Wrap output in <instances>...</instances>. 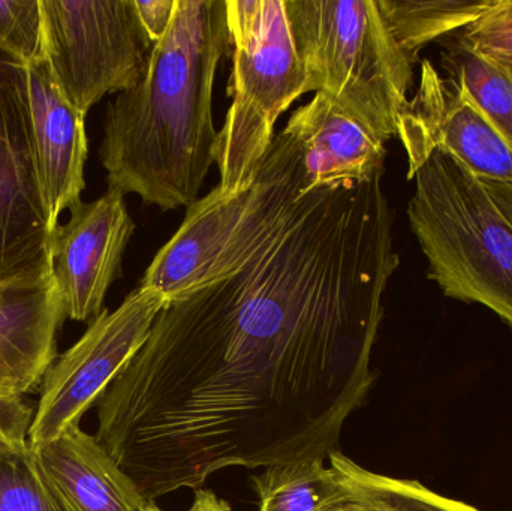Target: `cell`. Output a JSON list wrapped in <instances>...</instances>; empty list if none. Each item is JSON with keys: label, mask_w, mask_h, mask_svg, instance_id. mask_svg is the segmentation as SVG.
I'll use <instances>...</instances> for the list:
<instances>
[{"label": "cell", "mask_w": 512, "mask_h": 511, "mask_svg": "<svg viewBox=\"0 0 512 511\" xmlns=\"http://www.w3.org/2000/svg\"><path fill=\"white\" fill-rule=\"evenodd\" d=\"M382 177L313 189L248 260L165 303L96 404V440L147 501L340 452L400 264Z\"/></svg>", "instance_id": "6da1fadb"}, {"label": "cell", "mask_w": 512, "mask_h": 511, "mask_svg": "<svg viewBox=\"0 0 512 511\" xmlns=\"http://www.w3.org/2000/svg\"><path fill=\"white\" fill-rule=\"evenodd\" d=\"M397 137L408 156V179L441 150L481 182L512 185V150L466 90L424 60L417 92L399 117Z\"/></svg>", "instance_id": "9c48e42d"}, {"label": "cell", "mask_w": 512, "mask_h": 511, "mask_svg": "<svg viewBox=\"0 0 512 511\" xmlns=\"http://www.w3.org/2000/svg\"><path fill=\"white\" fill-rule=\"evenodd\" d=\"M508 511H512V510H508Z\"/></svg>", "instance_id": "83f0119b"}, {"label": "cell", "mask_w": 512, "mask_h": 511, "mask_svg": "<svg viewBox=\"0 0 512 511\" xmlns=\"http://www.w3.org/2000/svg\"><path fill=\"white\" fill-rule=\"evenodd\" d=\"M283 131L297 143L304 195L345 182H366L385 174L384 141L322 92L298 107Z\"/></svg>", "instance_id": "5bb4252c"}, {"label": "cell", "mask_w": 512, "mask_h": 511, "mask_svg": "<svg viewBox=\"0 0 512 511\" xmlns=\"http://www.w3.org/2000/svg\"><path fill=\"white\" fill-rule=\"evenodd\" d=\"M165 299L138 287L116 311L104 309L86 333L51 365L42 381L41 398L27 441L33 450L80 426L110 384L149 338Z\"/></svg>", "instance_id": "ba28073f"}, {"label": "cell", "mask_w": 512, "mask_h": 511, "mask_svg": "<svg viewBox=\"0 0 512 511\" xmlns=\"http://www.w3.org/2000/svg\"><path fill=\"white\" fill-rule=\"evenodd\" d=\"M0 511H66L27 440L0 438Z\"/></svg>", "instance_id": "ffe728a7"}, {"label": "cell", "mask_w": 512, "mask_h": 511, "mask_svg": "<svg viewBox=\"0 0 512 511\" xmlns=\"http://www.w3.org/2000/svg\"><path fill=\"white\" fill-rule=\"evenodd\" d=\"M33 452L72 511H144L150 503L98 440L80 426Z\"/></svg>", "instance_id": "9a60e30c"}, {"label": "cell", "mask_w": 512, "mask_h": 511, "mask_svg": "<svg viewBox=\"0 0 512 511\" xmlns=\"http://www.w3.org/2000/svg\"><path fill=\"white\" fill-rule=\"evenodd\" d=\"M56 492H57V491H56ZM59 497H60V495H59ZM60 498H62V497H60ZM62 501H63V500H62ZM63 506H65L66 511H72V510H71V507H69V506H68V504H66V503H65V501H63Z\"/></svg>", "instance_id": "4316f807"}, {"label": "cell", "mask_w": 512, "mask_h": 511, "mask_svg": "<svg viewBox=\"0 0 512 511\" xmlns=\"http://www.w3.org/2000/svg\"><path fill=\"white\" fill-rule=\"evenodd\" d=\"M336 492L321 511H478L414 480L372 473L336 452L328 458Z\"/></svg>", "instance_id": "2e32d148"}, {"label": "cell", "mask_w": 512, "mask_h": 511, "mask_svg": "<svg viewBox=\"0 0 512 511\" xmlns=\"http://www.w3.org/2000/svg\"><path fill=\"white\" fill-rule=\"evenodd\" d=\"M285 8L310 92L330 96L384 143L397 135L415 60L379 0H285Z\"/></svg>", "instance_id": "277c9868"}, {"label": "cell", "mask_w": 512, "mask_h": 511, "mask_svg": "<svg viewBox=\"0 0 512 511\" xmlns=\"http://www.w3.org/2000/svg\"><path fill=\"white\" fill-rule=\"evenodd\" d=\"M442 63L512 150V69L477 53L459 39L447 48Z\"/></svg>", "instance_id": "ac0fdd59"}, {"label": "cell", "mask_w": 512, "mask_h": 511, "mask_svg": "<svg viewBox=\"0 0 512 511\" xmlns=\"http://www.w3.org/2000/svg\"><path fill=\"white\" fill-rule=\"evenodd\" d=\"M460 42L512 69V0L492 5L457 36Z\"/></svg>", "instance_id": "7402d4cb"}, {"label": "cell", "mask_w": 512, "mask_h": 511, "mask_svg": "<svg viewBox=\"0 0 512 511\" xmlns=\"http://www.w3.org/2000/svg\"><path fill=\"white\" fill-rule=\"evenodd\" d=\"M69 213L68 221L51 236L48 263L65 317L93 321L104 311L111 285L122 276L135 222L125 194L113 188L98 200L80 201Z\"/></svg>", "instance_id": "8fae6325"}, {"label": "cell", "mask_w": 512, "mask_h": 511, "mask_svg": "<svg viewBox=\"0 0 512 511\" xmlns=\"http://www.w3.org/2000/svg\"><path fill=\"white\" fill-rule=\"evenodd\" d=\"M483 185L492 200L495 201L496 206L512 225V185L498 182H483Z\"/></svg>", "instance_id": "484cf974"}, {"label": "cell", "mask_w": 512, "mask_h": 511, "mask_svg": "<svg viewBox=\"0 0 512 511\" xmlns=\"http://www.w3.org/2000/svg\"><path fill=\"white\" fill-rule=\"evenodd\" d=\"M256 511H321L336 492V480L325 461H300L264 468L254 477Z\"/></svg>", "instance_id": "d6986e66"}, {"label": "cell", "mask_w": 512, "mask_h": 511, "mask_svg": "<svg viewBox=\"0 0 512 511\" xmlns=\"http://www.w3.org/2000/svg\"><path fill=\"white\" fill-rule=\"evenodd\" d=\"M39 0H0V50L18 62L41 56Z\"/></svg>", "instance_id": "44dd1931"}, {"label": "cell", "mask_w": 512, "mask_h": 511, "mask_svg": "<svg viewBox=\"0 0 512 511\" xmlns=\"http://www.w3.org/2000/svg\"><path fill=\"white\" fill-rule=\"evenodd\" d=\"M48 245L11 57L0 50V284L48 272Z\"/></svg>", "instance_id": "7c38bea8"}, {"label": "cell", "mask_w": 512, "mask_h": 511, "mask_svg": "<svg viewBox=\"0 0 512 511\" xmlns=\"http://www.w3.org/2000/svg\"><path fill=\"white\" fill-rule=\"evenodd\" d=\"M35 410L21 395L0 389V438L27 440Z\"/></svg>", "instance_id": "603a6c76"}, {"label": "cell", "mask_w": 512, "mask_h": 511, "mask_svg": "<svg viewBox=\"0 0 512 511\" xmlns=\"http://www.w3.org/2000/svg\"><path fill=\"white\" fill-rule=\"evenodd\" d=\"M409 225L427 258V276L450 299L478 303L512 329V225L483 182L433 150L409 180Z\"/></svg>", "instance_id": "3957f363"}, {"label": "cell", "mask_w": 512, "mask_h": 511, "mask_svg": "<svg viewBox=\"0 0 512 511\" xmlns=\"http://www.w3.org/2000/svg\"><path fill=\"white\" fill-rule=\"evenodd\" d=\"M11 71L23 107L30 156L51 239L62 213L77 206L86 189V114L66 99L41 57L32 62L11 57Z\"/></svg>", "instance_id": "30bf717a"}, {"label": "cell", "mask_w": 512, "mask_h": 511, "mask_svg": "<svg viewBox=\"0 0 512 511\" xmlns=\"http://www.w3.org/2000/svg\"><path fill=\"white\" fill-rule=\"evenodd\" d=\"M233 50V104L216 141L222 194L245 191L270 149L274 125L310 92L285 0H227Z\"/></svg>", "instance_id": "8992f818"}, {"label": "cell", "mask_w": 512, "mask_h": 511, "mask_svg": "<svg viewBox=\"0 0 512 511\" xmlns=\"http://www.w3.org/2000/svg\"><path fill=\"white\" fill-rule=\"evenodd\" d=\"M493 0H379L388 26L400 47L417 62L424 45L463 30Z\"/></svg>", "instance_id": "e0dca14e"}, {"label": "cell", "mask_w": 512, "mask_h": 511, "mask_svg": "<svg viewBox=\"0 0 512 511\" xmlns=\"http://www.w3.org/2000/svg\"><path fill=\"white\" fill-rule=\"evenodd\" d=\"M303 189L300 150L282 131L249 188L237 194L215 188L186 209L185 221L159 249L140 287L171 302L236 269L288 221Z\"/></svg>", "instance_id": "5b68a950"}, {"label": "cell", "mask_w": 512, "mask_h": 511, "mask_svg": "<svg viewBox=\"0 0 512 511\" xmlns=\"http://www.w3.org/2000/svg\"><path fill=\"white\" fill-rule=\"evenodd\" d=\"M177 0H135L141 23L153 44L159 41L170 27Z\"/></svg>", "instance_id": "cb8c5ba5"}, {"label": "cell", "mask_w": 512, "mask_h": 511, "mask_svg": "<svg viewBox=\"0 0 512 511\" xmlns=\"http://www.w3.org/2000/svg\"><path fill=\"white\" fill-rule=\"evenodd\" d=\"M41 59L81 113L143 77L153 50L135 0H39Z\"/></svg>", "instance_id": "52a82bcc"}, {"label": "cell", "mask_w": 512, "mask_h": 511, "mask_svg": "<svg viewBox=\"0 0 512 511\" xmlns=\"http://www.w3.org/2000/svg\"><path fill=\"white\" fill-rule=\"evenodd\" d=\"M65 320L51 269L0 284V389L26 396L42 384Z\"/></svg>", "instance_id": "4fadbf2b"}, {"label": "cell", "mask_w": 512, "mask_h": 511, "mask_svg": "<svg viewBox=\"0 0 512 511\" xmlns=\"http://www.w3.org/2000/svg\"><path fill=\"white\" fill-rule=\"evenodd\" d=\"M230 50L227 0H177L143 77L105 111L99 159L108 188L162 212L198 201L216 164L213 86Z\"/></svg>", "instance_id": "7a4b0ae2"}, {"label": "cell", "mask_w": 512, "mask_h": 511, "mask_svg": "<svg viewBox=\"0 0 512 511\" xmlns=\"http://www.w3.org/2000/svg\"><path fill=\"white\" fill-rule=\"evenodd\" d=\"M144 511H164L159 509L153 501L147 504ZM185 511H233L230 504L227 501L219 498L215 492L209 491V489H197L195 492V500L192 506Z\"/></svg>", "instance_id": "d4e9b609"}]
</instances>
